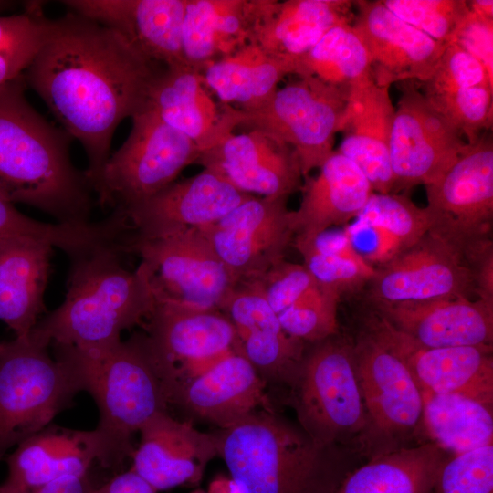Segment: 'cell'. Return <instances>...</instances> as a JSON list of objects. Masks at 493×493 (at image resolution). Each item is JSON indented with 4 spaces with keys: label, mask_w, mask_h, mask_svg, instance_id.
<instances>
[{
    "label": "cell",
    "mask_w": 493,
    "mask_h": 493,
    "mask_svg": "<svg viewBox=\"0 0 493 493\" xmlns=\"http://www.w3.org/2000/svg\"><path fill=\"white\" fill-rule=\"evenodd\" d=\"M161 67L92 19L71 11L48 19L43 44L23 77L62 129L81 143L93 193L117 127L143 108Z\"/></svg>",
    "instance_id": "1"
},
{
    "label": "cell",
    "mask_w": 493,
    "mask_h": 493,
    "mask_svg": "<svg viewBox=\"0 0 493 493\" xmlns=\"http://www.w3.org/2000/svg\"><path fill=\"white\" fill-rule=\"evenodd\" d=\"M26 88L23 74L0 86V192L59 224H89L93 190L71 162L73 138L31 106Z\"/></svg>",
    "instance_id": "2"
},
{
    "label": "cell",
    "mask_w": 493,
    "mask_h": 493,
    "mask_svg": "<svg viewBox=\"0 0 493 493\" xmlns=\"http://www.w3.org/2000/svg\"><path fill=\"white\" fill-rule=\"evenodd\" d=\"M124 253L121 238L69 257L65 300L30 333L48 345L97 352L120 342L123 330L142 325L156 299L144 264L128 270L121 263Z\"/></svg>",
    "instance_id": "3"
},
{
    "label": "cell",
    "mask_w": 493,
    "mask_h": 493,
    "mask_svg": "<svg viewBox=\"0 0 493 493\" xmlns=\"http://www.w3.org/2000/svg\"><path fill=\"white\" fill-rule=\"evenodd\" d=\"M218 456L244 493H334L364 459L324 446L274 410L258 409L216 431Z\"/></svg>",
    "instance_id": "4"
},
{
    "label": "cell",
    "mask_w": 493,
    "mask_h": 493,
    "mask_svg": "<svg viewBox=\"0 0 493 493\" xmlns=\"http://www.w3.org/2000/svg\"><path fill=\"white\" fill-rule=\"evenodd\" d=\"M78 351L88 377L86 392L99 409L93 429L97 461L118 471L134 453V435L156 414L168 412L149 339L136 333L101 351Z\"/></svg>",
    "instance_id": "5"
},
{
    "label": "cell",
    "mask_w": 493,
    "mask_h": 493,
    "mask_svg": "<svg viewBox=\"0 0 493 493\" xmlns=\"http://www.w3.org/2000/svg\"><path fill=\"white\" fill-rule=\"evenodd\" d=\"M48 346L31 333L0 342V462L87 391L78 351L54 345L52 358Z\"/></svg>",
    "instance_id": "6"
},
{
    "label": "cell",
    "mask_w": 493,
    "mask_h": 493,
    "mask_svg": "<svg viewBox=\"0 0 493 493\" xmlns=\"http://www.w3.org/2000/svg\"><path fill=\"white\" fill-rule=\"evenodd\" d=\"M288 391L297 423L316 443L362 455L367 415L351 336L339 331L308 343Z\"/></svg>",
    "instance_id": "7"
},
{
    "label": "cell",
    "mask_w": 493,
    "mask_h": 493,
    "mask_svg": "<svg viewBox=\"0 0 493 493\" xmlns=\"http://www.w3.org/2000/svg\"><path fill=\"white\" fill-rule=\"evenodd\" d=\"M352 341L367 415L362 456L426 443L423 396L405 364L362 328Z\"/></svg>",
    "instance_id": "8"
},
{
    "label": "cell",
    "mask_w": 493,
    "mask_h": 493,
    "mask_svg": "<svg viewBox=\"0 0 493 493\" xmlns=\"http://www.w3.org/2000/svg\"><path fill=\"white\" fill-rule=\"evenodd\" d=\"M348 89L312 76L299 77L278 88L258 107H234L233 113L237 127L262 131L289 145L299 157L304 179L334 151Z\"/></svg>",
    "instance_id": "9"
},
{
    "label": "cell",
    "mask_w": 493,
    "mask_h": 493,
    "mask_svg": "<svg viewBox=\"0 0 493 493\" xmlns=\"http://www.w3.org/2000/svg\"><path fill=\"white\" fill-rule=\"evenodd\" d=\"M131 132L106 162L94 193L101 206L124 210L174 181L201 151L187 136L143 108L132 117Z\"/></svg>",
    "instance_id": "10"
},
{
    "label": "cell",
    "mask_w": 493,
    "mask_h": 493,
    "mask_svg": "<svg viewBox=\"0 0 493 493\" xmlns=\"http://www.w3.org/2000/svg\"><path fill=\"white\" fill-rule=\"evenodd\" d=\"M142 326L165 397L180 383L236 351L235 327L219 309L156 299Z\"/></svg>",
    "instance_id": "11"
},
{
    "label": "cell",
    "mask_w": 493,
    "mask_h": 493,
    "mask_svg": "<svg viewBox=\"0 0 493 493\" xmlns=\"http://www.w3.org/2000/svg\"><path fill=\"white\" fill-rule=\"evenodd\" d=\"M125 250L141 257L157 300L220 309L236 285L198 228L153 238L127 237Z\"/></svg>",
    "instance_id": "12"
},
{
    "label": "cell",
    "mask_w": 493,
    "mask_h": 493,
    "mask_svg": "<svg viewBox=\"0 0 493 493\" xmlns=\"http://www.w3.org/2000/svg\"><path fill=\"white\" fill-rule=\"evenodd\" d=\"M429 232L460 252L469 243L489 236L493 218V142L488 131L467 144L453 164L425 185Z\"/></svg>",
    "instance_id": "13"
},
{
    "label": "cell",
    "mask_w": 493,
    "mask_h": 493,
    "mask_svg": "<svg viewBox=\"0 0 493 493\" xmlns=\"http://www.w3.org/2000/svg\"><path fill=\"white\" fill-rule=\"evenodd\" d=\"M287 200L251 195L221 219L198 228L235 284L255 281L285 259L295 237Z\"/></svg>",
    "instance_id": "14"
},
{
    "label": "cell",
    "mask_w": 493,
    "mask_h": 493,
    "mask_svg": "<svg viewBox=\"0 0 493 493\" xmlns=\"http://www.w3.org/2000/svg\"><path fill=\"white\" fill-rule=\"evenodd\" d=\"M362 326L403 361L422 396L454 393L493 408V345L426 347L373 309L364 316Z\"/></svg>",
    "instance_id": "15"
},
{
    "label": "cell",
    "mask_w": 493,
    "mask_h": 493,
    "mask_svg": "<svg viewBox=\"0 0 493 493\" xmlns=\"http://www.w3.org/2000/svg\"><path fill=\"white\" fill-rule=\"evenodd\" d=\"M402 84L389 144L394 191L435 182L467 144L462 133L417 89L414 81Z\"/></svg>",
    "instance_id": "16"
},
{
    "label": "cell",
    "mask_w": 493,
    "mask_h": 493,
    "mask_svg": "<svg viewBox=\"0 0 493 493\" xmlns=\"http://www.w3.org/2000/svg\"><path fill=\"white\" fill-rule=\"evenodd\" d=\"M368 286L372 304L470 298L476 294L472 272L461 252L431 232L375 267Z\"/></svg>",
    "instance_id": "17"
},
{
    "label": "cell",
    "mask_w": 493,
    "mask_h": 493,
    "mask_svg": "<svg viewBox=\"0 0 493 493\" xmlns=\"http://www.w3.org/2000/svg\"><path fill=\"white\" fill-rule=\"evenodd\" d=\"M251 195L237 190L218 173L204 168L121 211L127 218L129 237L153 238L215 223Z\"/></svg>",
    "instance_id": "18"
},
{
    "label": "cell",
    "mask_w": 493,
    "mask_h": 493,
    "mask_svg": "<svg viewBox=\"0 0 493 493\" xmlns=\"http://www.w3.org/2000/svg\"><path fill=\"white\" fill-rule=\"evenodd\" d=\"M352 26L369 53L372 73L380 86L426 82L447 44L437 42L405 23L380 0L354 1Z\"/></svg>",
    "instance_id": "19"
},
{
    "label": "cell",
    "mask_w": 493,
    "mask_h": 493,
    "mask_svg": "<svg viewBox=\"0 0 493 493\" xmlns=\"http://www.w3.org/2000/svg\"><path fill=\"white\" fill-rule=\"evenodd\" d=\"M196 163L249 194L288 198L302 185L296 152L257 130L228 134L215 146L201 152Z\"/></svg>",
    "instance_id": "20"
},
{
    "label": "cell",
    "mask_w": 493,
    "mask_h": 493,
    "mask_svg": "<svg viewBox=\"0 0 493 493\" xmlns=\"http://www.w3.org/2000/svg\"><path fill=\"white\" fill-rule=\"evenodd\" d=\"M222 310L236 333L239 351L266 381L288 388L306 351V342L288 335L255 282L236 284Z\"/></svg>",
    "instance_id": "21"
},
{
    "label": "cell",
    "mask_w": 493,
    "mask_h": 493,
    "mask_svg": "<svg viewBox=\"0 0 493 493\" xmlns=\"http://www.w3.org/2000/svg\"><path fill=\"white\" fill-rule=\"evenodd\" d=\"M139 434L131 469L156 492L199 483L219 454L216 431H200L168 412L156 414Z\"/></svg>",
    "instance_id": "22"
},
{
    "label": "cell",
    "mask_w": 493,
    "mask_h": 493,
    "mask_svg": "<svg viewBox=\"0 0 493 493\" xmlns=\"http://www.w3.org/2000/svg\"><path fill=\"white\" fill-rule=\"evenodd\" d=\"M61 4L113 30L154 64L187 65L182 47L186 0H65Z\"/></svg>",
    "instance_id": "23"
},
{
    "label": "cell",
    "mask_w": 493,
    "mask_h": 493,
    "mask_svg": "<svg viewBox=\"0 0 493 493\" xmlns=\"http://www.w3.org/2000/svg\"><path fill=\"white\" fill-rule=\"evenodd\" d=\"M267 382L237 351L184 381L167 396L196 417L224 429L258 410H274L266 394Z\"/></svg>",
    "instance_id": "24"
},
{
    "label": "cell",
    "mask_w": 493,
    "mask_h": 493,
    "mask_svg": "<svg viewBox=\"0 0 493 493\" xmlns=\"http://www.w3.org/2000/svg\"><path fill=\"white\" fill-rule=\"evenodd\" d=\"M394 112L389 87L378 85L372 74L349 87L336 151L359 167L378 194L394 193L389 157Z\"/></svg>",
    "instance_id": "25"
},
{
    "label": "cell",
    "mask_w": 493,
    "mask_h": 493,
    "mask_svg": "<svg viewBox=\"0 0 493 493\" xmlns=\"http://www.w3.org/2000/svg\"><path fill=\"white\" fill-rule=\"evenodd\" d=\"M372 306L396 330L426 347L493 345V301L457 297Z\"/></svg>",
    "instance_id": "26"
},
{
    "label": "cell",
    "mask_w": 493,
    "mask_h": 493,
    "mask_svg": "<svg viewBox=\"0 0 493 493\" xmlns=\"http://www.w3.org/2000/svg\"><path fill=\"white\" fill-rule=\"evenodd\" d=\"M204 82L203 73L188 65L163 66L152 79L143 106L187 136L201 152L236 128L233 107L218 109Z\"/></svg>",
    "instance_id": "27"
},
{
    "label": "cell",
    "mask_w": 493,
    "mask_h": 493,
    "mask_svg": "<svg viewBox=\"0 0 493 493\" xmlns=\"http://www.w3.org/2000/svg\"><path fill=\"white\" fill-rule=\"evenodd\" d=\"M97 460L93 430L49 424L6 456L8 472L0 493H31L65 476L87 477Z\"/></svg>",
    "instance_id": "28"
},
{
    "label": "cell",
    "mask_w": 493,
    "mask_h": 493,
    "mask_svg": "<svg viewBox=\"0 0 493 493\" xmlns=\"http://www.w3.org/2000/svg\"><path fill=\"white\" fill-rule=\"evenodd\" d=\"M319 169L304 178L300 205L291 210L294 238H311L355 219L373 193L359 167L338 151Z\"/></svg>",
    "instance_id": "29"
},
{
    "label": "cell",
    "mask_w": 493,
    "mask_h": 493,
    "mask_svg": "<svg viewBox=\"0 0 493 493\" xmlns=\"http://www.w3.org/2000/svg\"><path fill=\"white\" fill-rule=\"evenodd\" d=\"M353 5L348 0H257L250 42L272 55L299 59L332 27L352 23Z\"/></svg>",
    "instance_id": "30"
},
{
    "label": "cell",
    "mask_w": 493,
    "mask_h": 493,
    "mask_svg": "<svg viewBox=\"0 0 493 493\" xmlns=\"http://www.w3.org/2000/svg\"><path fill=\"white\" fill-rule=\"evenodd\" d=\"M52 247L31 236L0 237V320L16 337L29 335L45 311Z\"/></svg>",
    "instance_id": "31"
},
{
    "label": "cell",
    "mask_w": 493,
    "mask_h": 493,
    "mask_svg": "<svg viewBox=\"0 0 493 493\" xmlns=\"http://www.w3.org/2000/svg\"><path fill=\"white\" fill-rule=\"evenodd\" d=\"M257 0H186L182 47L188 66L199 72L251 39Z\"/></svg>",
    "instance_id": "32"
},
{
    "label": "cell",
    "mask_w": 493,
    "mask_h": 493,
    "mask_svg": "<svg viewBox=\"0 0 493 493\" xmlns=\"http://www.w3.org/2000/svg\"><path fill=\"white\" fill-rule=\"evenodd\" d=\"M451 456L431 442L377 455L351 471L334 493H433Z\"/></svg>",
    "instance_id": "33"
},
{
    "label": "cell",
    "mask_w": 493,
    "mask_h": 493,
    "mask_svg": "<svg viewBox=\"0 0 493 493\" xmlns=\"http://www.w3.org/2000/svg\"><path fill=\"white\" fill-rule=\"evenodd\" d=\"M289 74L299 75V59L272 55L250 42L211 63L203 77L221 101L250 110L267 100Z\"/></svg>",
    "instance_id": "34"
},
{
    "label": "cell",
    "mask_w": 493,
    "mask_h": 493,
    "mask_svg": "<svg viewBox=\"0 0 493 493\" xmlns=\"http://www.w3.org/2000/svg\"><path fill=\"white\" fill-rule=\"evenodd\" d=\"M423 433L452 456L493 444V408L459 394L423 396Z\"/></svg>",
    "instance_id": "35"
},
{
    "label": "cell",
    "mask_w": 493,
    "mask_h": 493,
    "mask_svg": "<svg viewBox=\"0 0 493 493\" xmlns=\"http://www.w3.org/2000/svg\"><path fill=\"white\" fill-rule=\"evenodd\" d=\"M292 245L319 284L340 297L359 290L374 274L375 268L356 252L344 231L294 238Z\"/></svg>",
    "instance_id": "36"
},
{
    "label": "cell",
    "mask_w": 493,
    "mask_h": 493,
    "mask_svg": "<svg viewBox=\"0 0 493 493\" xmlns=\"http://www.w3.org/2000/svg\"><path fill=\"white\" fill-rule=\"evenodd\" d=\"M372 74L369 53L352 23L332 27L299 58V77L312 76L337 87L349 89Z\"/></svg>",
    "instance_id": "37"
},
{
    "label": "cell",
    "mask_w": 493,
    "mask_h": 493,
    "mask_svg": "<svg viewBox=\"0 0 493 493\" xmlns=\"http://www.w3.org/2000/svg\"><path fill=\"white\" fill-rule=\"evenodd\" d=\"M356 218L370 225L395 256L419 241L434 224L427 207L393 193L373 192Z\"/></svg>",
    "instance_id": "38"
},
{
    "label": "cell",
    "mask_w": 493,
    "mask_h": 493,
    "mask_svg": "<svg viewBox=\"0 0 493 493\" xmlns=\"http://www.w3.org/2000/svg\"><path fill=\"white\" fill-rule=\"evenodd\" d=\"M47 24L39 2L26 3L19 15L0 16V86L24 73L43 44Z\"/></svg>",
    "instance_id": "39"
},
{
    "label": "cell",
    "mask_w": 493,
    "mask_h": 493,
    "mask_svg": "<svg viewBox=\"0 0 493 493\" xmlns=\"http://www.w3.org/2000/svg\"><path fill=\"white\" fill-rule=\"evenodd\" d=\"M340 299L318 283L276 316L291 337L306 343L316 342L340 331Z\"/></svg>",
    "instance_id": "40"
},
{
    "label": "cell",
    "mask_w": 493,
    "mask_h": 493,
    "mask_svg": "<svg viewBox=\"0 0 493 493\" xmlns=\"http://www.w3.org/2000/svg\"><path fill=\"white\" fill-rule=\"evenodd\" d=\"M13 235L47 240L70 257L101 239L105 228L101 222L72 226L37 221L20 213L0 192V237Z\"/></svg>",
    "instance_id": "41"
},
{
    "label": "cell",
    "mask_w": 493,
    "mask_h": 493,
    "mask_svg": "<svg viewBox=\"0 0 493 493\" xmlns=\"http://www.w3.org/2000/svg\"><path fill=\"white\" fill-rule=\"evenodd\" d=\"M425 97L462 133L468 144L492 127L493 88L488 85Z\"/></svg>",
    "instance_id": "42"
},
{
    "label": "cell",
    "mask_w": 493,
    "mask_h": 493,
    "mask_svg": "<svg viewBox=\"0 0 493 493\" xmlns=\"http://www.w3.org/2000/svg\"><path fill=\"white\" fill-rule=\"evenodd\" d=\"M400 19L434 40L448 44L469 8L466 0H383Z\"/></svg>",
    "instance_id": "43"
},
{
    "label": "cell",
    "mask_w": 493,
    "mask_h": 493,
    "mask_svg": "<svg viewBox=\"0 0 493 493\" xmlns=\"http://www.w3.org/2000/svg\"><path fill=\"white\" fill-rule=\"evenodd\" d=\"M433 493H493V444L449 457Z\"/></svg>",
    "instance_id": "44"
},
{
    "label": "cell",
    "mask_w": 493,
    "mask_h": 493,
    "mask_svg": "<svg viewBox=\"0 0 493 493\" xmlns=\"http://www.w3.org/2000/svg\"><path fill=\"white\" fill-rule=\"evenodd\" d=\"M425 96H435L459 89L488 85V78L482 64L456 43H448L431 78L424 83Z\"/></svg>",
    "instance_id": "45"
},
{
    "label": "cell",
    "mask_w": 493,
    "mask_h": 493,
    "mask_svg": "<svg viewBox=\"0 0 493 493\" xmlns=\"http://www.w3.org/2000/svg\"><path fill=\"white\" fill-rule=\"evenodd\" d=\"M451 42L477 58L493 81V20L482 18L468 10Z\"/></svg>",
    "instance_id": "46"
},
{
    "label": "cell",
    "mask_w": 493,
    "mask_h": 493,
    "mask_svg": "<svg viewBox=\"0 0 493 493\" xmlns=\"http://www.w3.org/2000/svg\"><path fill=\"white\" fill-rule=\"evenodd\" d=\"M89 493H157L131 469L120 472L103 485L91 488Z\"/></svg>",
    "instance_id": "47"
},
{
    "label": "cell",
    "mask_w": 493,
    "mask_h": 493,
    "mask_svg": "<svg viewBox=\"0 0 493 493\" xmlns=\"http://www.w3.org/2000/svg\"><path fill=\"white\" fill-rule=\"evenodd\" d=\"M92 487L87 477L65 476L31 493H89Z\"/></svg>",
    "instance_id": "48"
},
{
    "label": "cell",
    "mask_w": 493,
    "mask_h": 493,
    "mask_svg": "<svg viewBox=\"0 0 493 493\" xmlns=\"http://www.w3.org/2000/svg\"><path fill=\"white\" fill-rule=\"evenodd\" d=\"M468 8L475 15L493 20V1L492 0H471L467 1Z\"/></svg>",
    "instance_id": "49"
},
{
    "label": "cell",
    "mask_w": 493,
    "mask_h": 493,
    "mask_svg": "<svg viewBox=\"0 0 493 493\" xmlns=\"http://www.w3.org/2000/svg\"><path fill=\"white\" fill-rule=\"evenodd\" d=\"M209 493H244L232 478L223 477L214 481Z\"/></svg>",
    "instance_id": "50"
}]
</instances>
